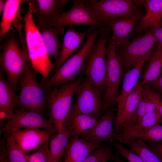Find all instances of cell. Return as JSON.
Instances as JSON below:
<instances>
[{"mask_svg": "<svg viewBox=\"0 0 162 162\" xmlns=\"http://www.w3.org/2000/svg\"><path fill=\"white\" fill-rule=\"evenodd\" d=\"M29 1L28 11L23 18L27 53L34 70L47 80L54 67L49 58L41 33L34 22L33 14L35 10Z\"/></svg>", "mask_w": 162, "mask_h": 162, "instance_id": "6da1fadb", "label": "cell"}, {"mask_svg": "<svg viewBox=\"0 0 162 162\" xmlns=\"http://www.w3.org/2000/svg\"><path fill=\"white\" fill-rule=\"evenodd\" d=\"M104 27L96 28L90 32L86 36V41L78 52L56 70L50 78L47 80L42 79L40 82L46 89L48 90L75 80L74 78L82 68Z\"/></svg>", "mask_w": 162, "mask_h": 162, "instance_id": "7a4b0ae2", "label": "cell"}, {"mask_svg": "<svg viewBox=\"0 0 162 162\" xmlns=\"http://www.w3.org/2000/svg\"><path fill=\"white\" fill-rule=\"evenodd\" d=\"M1 46L0 70L6 74L8 81L16 90L20 77L30 62L26 50L23 49L18 43L14 33V28Z\"/></svg>", "mask_w": 162, "mask_h": 162, "instance_id": "3957f363", "label": "cell"}, {"mask_svg": "<svg viewBox=\"0 0 162 162\" xmlns=\"http://www.w3.org/2000/svg\"><path fill=\"white\" fill-rule=\"evenodd\" d=\"M82 82L80 80L75 79L47 90L49 120L58 131L62 130L63 127L72 107L73 96Z\"/></svg>", "mask_w": 162, "mask_h": 162, "instance_id": "277c9868", "label": "cell"}, {"mask_svg": "<svg viewBox=\"0 0 162 162\" xmlns=\"http://www.w3.org/2000/svg\"><path fill=\"white\" fill-rule=\"evenodd\" d=\"M35 72L30 62L20 77L21 91L16 105L42 115L48 108L47 90L38 82Z\"/></svg>", "mask_w": 162, "mask_h": 162, "instance_id": "5b68a950", "label": "cell"}, {"mask_svg": "<svg viewBox=\"0 0 162 162\" xmlns=\"http://www.w3.org/2000/svg\"><path fill=\"white\" fill-rule=\"evenodd\" d=\"M111 32L109 28L104 26L83 67L86 79L91 82L101 95L105 90L106 46Z\"/></svg>", "mask_w": 162, "mask_h": 162, "instance_id": "8992f818", "label": "cell"}, {"mask_svg": "<svg viewBox=\"0 0 162 162\" xmlns=\"http://www.w3.org/2000/svg\"><path fill=\"white\" fill-rule=\"evenodd\" d=\"M85 5L103 26L113 20L130 17L143 12L131 0H83Z\"/></svg>", "mask_w": 162, "mask_h": 162, "instance_id": "52a82bcc", "label": "cell"}, {"mask_svg": "<svg viewBox=\"0 0 162 162\" xmlns=\"http://www.w3.org/2000/svg\"><path fill=\"white\" fill-rule=\"evenodd\" d=\"M157 42L150 28L128 44L116 45L115 52L121 66L122 76L132 69L142 57L151 51Z\"/></svg>", "mask_w": 162, "mask_h": 162, "instance_id": "ba28073f", "label": "cell"}, {"mask_svg": "<svg viewBox=\"0 0 162 162\" xmlns=\"http://www.w3.org/2000/svg\"><path fill=\"white\" fill-rule=\"evenodd\" d=\"M116 47V44L111 34L106 46V87L103 99L104 111L116 103L119 94L118 87L122 74L120 63L115 52Z\"/></svg>", "mask_w": 162, "mask_h": 162, "instance_id": "9c48e42d", "label": "cell"}, {"mask_svg": "<svg viewBox=\"0 0 162 162\" xmlns=\"http://www.w3.org/2000/svg\"><path fill=\"white\" fill-rule=\"evenodd\" d=\"M76 101L71 111L77 114L91 116L99 119L104 110L102 95L88 80L82 82L75 93Z\"/></svg>", "mask_w": 162, "mask_h": 162, "instance_id": "30bf717a", "label": "cell"}, {"mask_svg": "<svg viewBox=\"0 0 162 162\" xmlns=\"http://www.w3.org/2000/svg\"><path fill=\"white\" fill-rule=\"evenodd\" d=\"M71 8L49 22L46 28L52 27L64 29L66 26L85 24L97 28L103 26L96 19L90 10L84 4L83 0H74Z\"/></svg>", "mask_w": 162, "mask_h": 162, "instance_id": "8fae6325", "label": "cell"}, {"mask_svg": "<svg viewBox=\"0 0 162 162\" xmlns=\"http://www.w3.org/2000/svg\"><path fill=\"white\" fill-rule=\"evenodd\" d=\"M7 120L6 124L0 130V134L27 128L56 129L51 122L43 117L42 115L26 109L14 110Z\"/></svg>", "mask_w": 162, "mask_h": 162, "instance_id": "7c38bea8", "label": "cell"}, {"mask_svg": "<svg viewBox=\"0 0 162 162\" xmlns=\"http://www.w3.org/2000/svg\"><path fill=\"white\" fill-rule=\"evenodd\" d=\"M56 128H27L8 132L25 154L38 149L57 132Z\"/></svg>", "mask_w": 162, "mask_h": 162, "instance_id": "4fadbf2b", "label": "cell"}, {"mask_svg": "<svg viewBox=\"0 0 162 162\" xmlns=\"http://www.w3.org/2000/svg\"><path fill=\"white\" fill-rule=\"evenodd\" d=\"M116 116L112 111L105 112L96 124L81 138L89 142H113L116 135L115 127Z\"/></svg>", "mask_w": 162, "mask_h": 162, "instance_id": "5bb4252c", "label": "cell"}, {"mask_svg": "<svg viewBox=\"0 0 162 162\" xmlns=\"http://www.w3.org/2000/svg\"><path fill=\"white\" fill-rule=\"evenodd\" d=\"M96 29L90 27L84 32H79L74 29L73 26H68L63 38L59 56L54 64V69L56 70L60 68L74 55L81 46L85 37Z\"/></svg>", "mask_w": 162, "mask_h": 162, "instance_id": "9a60e30c", "label": "cell"}, {"mask_svg": "<svg viewBox=\"0 0 162 162\" xmlns=\"http://www.w3.org/2000/svg\"><path fill=\"white\" fill-rule=\"evenodd\" d=\"M143 86L141 82L138 81L128 96L121 114L116 117L115 127L116 135L134 124L137 108L142 95Z\"/></svg>", "mask_w": 162, "mask_h": 162, "instance_id": "2e32d148", "label": "cell"}, {"mask_svg": "<svg viewBox=\"0 0 162 162\" xmlns=\"http://www.w3.org/2000/svg\"><path fill=\"white\" fill-rule=\"evenodd\" d=\"M144 14L142 12L132 16L112 20L105 24L112 33V37L116 46H123L129 42L131 33Z\"/></svg>", "mask_w": 162, "mask_h": 162, "instance_id": "e0dca14e", "label": "cell"}, {"mask_svg": "<svg viewBox=\"0 0 162 162\" xmlns=\"http://www.w3.org/2000/svg\"><path fill=\"white\" fill-rule=\"evenodd\" d=\"M152 52L150 51L142 57L133 68L124 75L121 91L116 100L117 104L116 117L119 116L122 112L128 96L138 82L144 64Z\"/></svg>", "mask_w": 162, "mask_h": 162, "instance_id": "ac0fdd59", "label": "cell"}, {"mask_svg": "<svg viewBox=\"0 0 162 162\" xmlns=\"http://www.w3.org/2000/svg\"><path fill=\"white\" fill-rule=\"evenodd\" d=\"M70 0H38L37 20L35 24L41 32L46 28L47 23L64 12V9Z\"/></svg>", "mask_w": 162, "mask_h": 162, "instance_id": "d6986e66", "label": "cell"}, {"mask_svg": "<svg viewBox=\"0 0 162 162\" xmlns=\"http://www.w3.org/2000/svg\"><path fill=\"white\" fill-rule=\"evenodd\" d=\"M101 143L88 142L79 137H72L65 151L64 158L60 162H83Z\"/></svg>", "mask_w": 162, "mask_h": 162, "instance_id": "ffe728a7", "label": "cell"}, {"mask_svg": "<svg viewBox=\"0 0 162 162\" xmlns=\"http://www.w3.org/2000/svg\"><path fill=\"white\" fill-rule=\"evenodd\" d=\"M142 2L146 13L134 30L138 35L162 26V0H142Z\"/></svg>", "mask_w": 162, "mask_h": 162, "instance_id": "44dd1931", "label": "cell"}, {"mask_svg": "<svg viewBox=\"0 0 162 162\" xmlns=\"http://www.w3.org/2000/svg\"><path fill=\"white\" fill-rule=\"evenodd\" d=\"M12 85L4 78L3 71H0V118L7 119L13 113L18 95Z\"/></svg>", "mask_w": 162, "mask_h": 162, "instance_id": "7402d4cb", "label": "cell"}, {"mask_svg": "<svg viewBox=\"0 0 162 162\" xmlns=\"http://www.w3.org/2000/svg\"><path fill=\"white\" fill-rule=\"evenodd\" d=\"M72 137L70 128L65 123L62 130L57 131L49 140L47 162H60Z\"/></svg>", "mask_w": 162, "mask_h": 162, "instance_id": "603a6c76", "label": "cell"}, {"mask_svg": "<svg viewBox=\"0 0 162 162\" xmlns=\"http://www.w3.org/2000/svg\"><path fill=\"white\" fill-rule=\"evenodd\" d=\"M98 119L89 116L75 114L71 110L65 123L70 128L72 137L81 138L93 128Z\"/></svg>", "mask_w": 162, "mask_h": 162, "instance_id": "cb8c5ba5", "label": "cell"}, {"mask_svg": "<svg viewBox=\"0 0 162 162\" xmlns=\"http://www.w3.org/2000/svg\"><path fill=\"white\" fill-rule=\"evenodd\" d=\"M158 124H162V116L156 109L145 115L137 124L124 129L117 134L115 140L121 142L135 133Z\"/></svg>", "mask_w": 162, "mask_h": 162, "instance_id": "d4e9b609", "label": "cell"}, {"mask_svg": "<svg viewBox=\"0 0 162 162\" xmlns=\"http://www.w3.org/2000/svg\"><path fill=\"white\" fill-rule=\"evenodd\" d=\"M162 46L158 44L148 59V62L142 75L143 85L149 84L159 76L162 68Z\"/></svg>", "mask_w": 162, "mask_h": 162, "instance_id": "484cf974", "label": "cell"}, {"mask_svg": "<svg viewBox=\"0 0 162 162\" xmlns=\"http://www.w3.org/2000/svg\"><path fill=\"white\" fill-rule=\"evenodd\" d=\"M64 31V29L50 27L40 32L48 55L55 61L59 56L62 46L58 36L63 34Z\"/></svg>", "mask_w": 162, "mask_h": 162, "instance_id": "4316f807", "label": "cell"}, {"mask_svg": "<svg viewBox=\"0 0 162 162\" xmlns=\"http://www.w3.org/2000/svg\"><path fill=\"white\" fill-rule=\"evenodd\" d=\"M23 1L8 0L6 2L0 24V41L6 37L11 28V25L19 11L21 3Z\"/></svg>", "mask_w": 162, "mask_h": 162, "instance_id": "83f0119b", "label": "cell"}, {"mask_svg": "<svg viewBox=\"0 0 162 162\" xmlns=\"http://www.w3.org/2000/svg\"><path fill=\"white\" fill-rule=\"evenodd\" d=\"M137 139L146 140L149 142H156L162 140V124H158L139 131L130 135L121 142L127 145L130 142Z\"/></svg>", "mask_w": 162, "mask_h": 162, "instance_id": "f1b7e54d", "label": "cell"}, {"mask_svg": "<svg viewBox=\"0 0 162 162\" xmlns=\"http://www.w3.org/2000/svg\"><path fill=\"white\" fill-rule=\"evenodd\" d=\"M4 134L5 143V155L7 162H28L27 154L18 146L10 134Z\"/></svg>", "mask_w": 162, "mask_h": 162, "instance_id": "f546056e", "label": "cell"}, {"mask_svg": "<svg viewBox=\"0 0 162 162\" xmlns=\"http://www.w3.org/2000/svg\"><path fill=\"white\" fill-rule=\"evenodd\" d=\"M127 145L130 150L140 156L144 162H162L148 148L143 140H136L130 142Z\"/></svg>", "mask_w": 162, "mask_h": 162, "instance_id": "4dcf8cb0", "label": "cell"}, {"mask_svg": "<svg viewBox=\"0 0 162 162\" xmlns=\"http://www.w3.org/2000/svg\"><path fill=\"white\" fill-rule=\"evenodd\" d=\"M112 147L101 145L93 152L83 162H108L112 158L114 155Z\"/></svg>", "mask_w": 162, "mask_h": 162, "instance_id": "1f68e13d", "label": "cell"}, {"mask_svg": "<svg viewBox=\"0 0 162 162\" xmlns=\"http://www.w3.org/2000/svg\"><path fill=\"white\" fill-rule=\"evenodd\" d=\"M156 109L155 104L142 95L137 108L135 123L133 125L138 123L145 115Z\"/></svg>", "mask_w": 162, "mask_h": 162, "instance_id": "d6a6232c", "label": "cell"}, {"mask_svg": "<svg viewBox=\"0 0 162 162\" xmlns=\"http://www.w3.org/2000/svg\"><path fill=\"white\" fill-rule=\"evenodd\" d=\"M49 141H47L34 153L27 154L28 162H47L49 154Z\"/></svg>", "mask_w": 162, "mask_h": 162, "instance_id": "836d02e7", "label": "cell"}, {"mask_svg": "<svg viewBox=\"0 0 162 162\" xmlns=\"http://www.w3.org/2000/svg\"><path fill=\"white\" fill-rule=\"evenodd\" d=\"M112 144L117 150L118 153L124 158L129 162H144L140 156L130 149L126 148L122 144L118 141L114 142Z\"/></svg>", "mask_w": 162, "mask_h": 162, "instance_id": "e575fe53", "label": "cell"}, {"mask_svg": "<svg viewBox=\"0 0 162 162\" xmlns=\"http://www.w3.org/2000/svg\"><path fill=\"white\" fill-rule=\"evenodd\" d=\"M142 94L144 97L155 104L157 109L162 116V99L148 84L143 85Z\"/></svg>", "mask_w": 162, "mask_h": 162, "instance_id": "d590c367", "label": "cell"}, {"mask_svg": "<svg viewBox=\"0 0 162 162\" xmlns=\"http://www.w3.org/2000/svg\"><path fill=\"white\" fill-rule=\"evenodd\" d=\"M146 143L148 148L162 161V140L156 142H147Z\"/></svg>", "mask_w": 162, "mask_h": 162, "instance_id": "8d00e7d4", "label": "cell"}, {"mask_svg": "<svg viewBox=\"0 0 162 162\" xmlns=\"http://www.w3.org/2000/svg\"><path fill=\"white\" fill-rule=\"evenodd\" d=\"M150 84V86L153 90L158 94L162 96V74Z\"/></svg>", "mask_w": 162, "mask_h": 162, "instance_id": "74e56055", "label": "cell"}, {"mask_svg": "<svg viewBox=\"0 0 162 162\" xmlns=\"http://www.w3.org/2000/svg\"><path fill=\"white\" fill-rule=\"evenodd\" d=\"M153 34L158 44L162 46V26L159 28L153 29Z\"/></svg>", "mask_w": 162, "mask_h": 162, "instance_id": "f35d334b", "label": "cell"}, {"mask_svg": "<svg viewBox=\"0 0 162 162\" xmlns=\"http://www.w3.org/2000/svg\"><path fill=\"white\" fill-rule=\"evenodd\" d=\"M0 162H7L5 155V144L4 142L1 143Z\"/></svg>", "mask_w": 162, "mask_h": 162, "instance_id": "ab89813d", "label": "cell"}, {"mask_svg": "<svg viewBox=\"0 0 162 162\" xmlns=\"http://www.w3.org/2000/svg\"><path fill=\"white\" fill-rule=\"evenodd\" d=\"M111 160L112 162H125L122 159L118 153L114 155Z\"/></svg>", "mask_w": 162, "mask_h": 162, "instance_id": "60d3db41", "label": "cell"}, {"mask_svg": "<svg viewBox=\"0 0 162 162\" xmlns=\"http://www.w3.org/2000/svg\"><path fill=\"white\" fill-rule=\"evenodd\" d=\"M7 0H0V14L3 12Z\"/></svg>", "mask_w": 162, "mask_h": 162, "instance_id": "b9f144b4", "label": "cell"}, {"mask_svg": "<svg viewBox=\"0 0 162 162\" xmlns=\"http://www.w3.org/2000/svg\"></svg>", "mask_w": 162, "mask_h": 162, "instance_id": "7bdbcfd3", "label": "cell"}, {"mask_svg": "<svg viewBox=\"0 0 162 162\" xmlns=\"http://www.w3.org/2000/svg\"></svg>", "mask_w": 162, "mask_h": 162, "instance_id": "ee69618b", "label": "cell"}, {"mask_svg": "<svg viewBox=\"0 0 162 162\" xmlns=\"http://www.w3.org/2000/svg\"></svg>", "mask_w": 162, "mask_h": 162, "instance_id": "f6af8a7d", "label": "cell"}]
</instances>
